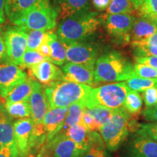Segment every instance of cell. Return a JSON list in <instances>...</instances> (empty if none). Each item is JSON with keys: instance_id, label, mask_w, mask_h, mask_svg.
I'll list each match as a JSON object with an SVG mask.
<instances>
[{"instance_id": "obj_1", "label": "cell", "mask_w": 157, "mask_h": 157, "mask_svg": "<svg viewBox=\"0 0 157 157\" xmlns=\"http://www.w3.org/2000/svg\"><path fill=\"white\" fill-rule=\"evenodd\" d=\"M101 23L97 13L90 11L60 19L57 34L63 44L84 42L97 31Z\"/></svg>"}, {"instance_id": "obj_2", "label": "cell", "mask_w": 157, "mask_h": 157, "mask_svg": "<svg viewBox=\"0 0 157 157\" xmlns=\"http://www.w3.org/2000/svg\"><path fill=\"white\" fill-rule=\"evenodd\" d=\"M136 76L134 66L118 52L114 51L101 56L95 62V83L127 81Z\"/></svg>"}, {"instance_id": "obj_3", "label": "cell", "mask_w": 157, "mask_h": 157, "mask_svg": "<svg viewBox=\"0 0 157 157\" xmlns=\"http://www.w3.org/2000/svg\"><path fill=\"white\" fill-rule=\"evenodd\" d=\"M93 87L87 84L58 81L46 85L44 93L50 109L84 103Z\"/></svg>"}, {"instance_id": "obj_4", "label": "cell", "mask_w": 157, "mask_h": 157, "mask_svg": "<svg viewBox=\"0 0 157 157\" xmlns=\"http://www.w3.org/2000/svg\"><path fill=\"white\" fill-rule=\"evenodd\" d=\"M58 14L51 0H42L13 23L29 30L48 31L56 27Z\"/></svg>"}, {"instance_id": "obj_5", "label": "cell", "mask_w": 157, "mask_h": 157, "mask_svg": "<svg viewBox=\"0 0 157 157\" xmlns=\"http://www.w3.org/2000/svg\"><path fill=\"white\" fill-rule=\"evenodd\" d=\"M129 88L125 82L109 84L97 88H93L84 105L87 109L103 107L115 110L122 107Z\"/></svg>"}, {"instance_id": "obj_6", "label": "cell", "mask_w": 157, "mask_h": 157, "mask_svg": "<svg viewBox=\"0 0 157 157\" xmlns=\"http://www.w3.org/2000/svg\"><path fill=\"white\" fill-rule=\"evenodd\" d=\"M129 113L124 107L115 109L110 119L100 129L102 140L111 151L117 150L129 134Z\"/></svg>"}, {"instance_id": "obj_7", "label": "cell", "mask_w": 157, "mask_h": 157, "mask_svg": "<svg viewBox=\"0 0 157 157\" xmlns=\"http://www.w3.org/2000/svg\"><path fill=\"white\" fill-rule=\"evenodd\" d=\"M15 141L20 157H27L38 140L46 135L38 136L35 129V122L30 118H23L15 121L13 124ZM40 143V142H38Z\"/></svg>"}, {"instance_id": "obj_8", "label": "cell", "mask_w": 157, "mask_h": 157, "mask_svg": "<svg viewBox=\"0 0 157 157\" xmlns=\"http://www.w3.org/2000/svg\"><path fill=\"white\" fill-rule=\"evenodd\" d=\"M66 49V61L81 64L92 69L95 68L98 56V46L84 42L63 44Z\"/></svg>"}, {"instance_id": "obj_9", "label": "cell", "mask_w": 157, "mask_h": 157, "mask_svg": "<svg viewBox=\"0 0 157 157\" xmlns=\"http://www.w3.org/2000/svg\"><path fill=\"white\" fill-rule=\"evenodd\" d=\"M8 62L21 66L27 50V35L21 27L8 29L4 34Z\"/></svg>"}, {"instance_id": "obj_10", "label": "cell", "mask_w": 157, "mask_h": 157, "mask_svg": "<svg viewBox=\"0 0 157 157\" xmlns=\"http://www.w3.org/2000/svg\"><path fill=\"white\" fill-rule=\"evenodd\" d=\"M135 17L130 14L109 15L105 28L109 34L118 43H127L130 40Z\"/></svg>"}, {"instance_id": "obj_11", "label": "cell", "mask_w": 157, "mask_h": 157, "mask_svg": "<svg viewBox=\"0 0 157 157\" xmlns=\"http://www.w3.org/2000/svg\"><path fill=\"white\" fill-rule=\"evenodd\" d=\"M28 78L17 65L7 63L0 64V95L4 99L10 92Z\"/></svg>"}, {"instance_id": "obj_12", "label": "cell", "mask_w": 157, "mask_h": 157, "mask_svg": "<svg viewBox=\"0 0 157 157\" xmlns=\"http://www.w3.org/2000/svg\"><path fill=\"white\" fill-rule=\"evenodd\" d=\"M63 74V81L94 86V69L84 65L68 62L62 67Z\"/></svg>"}, {"instance_id": "obj_13", "label": "cell", "mask_w": 157, "mask_h": 157, "mask_svg": "<svg viewBox=\"0 0 157 157\" xmlns=\"http://www.w3.org/2000/svg\"><path fill=\"white\" fill-rule=\"evenodd\" d=\"M54 157H82L88 149L78 145L66 136L58 134L52 140Z\"/></svg>"}, {"instance_id": "obj_14", "label": "cell", "mask_w": 157, "mask_h": 157, "mask_svg": "<svg viewBox=\"0 0 157 157\" xmlns=\"http://www.w3.org/2000/svg\"><path fill=\"white\" fill-rule=\"evenodd\" d=\"M28 101L30 106L31 119L35 123L43 124L44 118L50 109V106L45 95L44 89L39 82L36 84Z\"/></svg>"}, {"instance_id": "obj_15", "label": "cell", "mask_w": 157, "mask_h": 157, "mask_svg": "<svg viewBox=\"0 0 157 157\" xmlns=\"http://www.w3.org/2000/svg\"><path fill=\"white\" fill-rule=\"evenodd\" d=\"M31 74L41 83L49 85L58 81H63V74L61 69L48 60L36 64L30 68Z\"/></svg>"}, {"instance_id": "obj_16", "label": "cell", "mask_w": 157, "mask_h": 157, "mask_svg": "<svg viewBox=\"0 0 157 157\" xmlns=\"http://www.w3.org/2000/svg\"><path fill=\"white\" fill-rule=\"evenodd\" d=\"M52 5L60 19L90 12V0H52Z\"/></svg>"}, {"instance_id": "obj_17", "label": "cell", "mask_w": 157, "mask_h": 157, "mask_svg": "<svg viewBox=\"0 0 157 157\" xmlns=\"http://www.w3.org/2000/svg\"><path fill=\"white\" fill-rule=\"evenodd\" d=\"M67 112L68 107H59L50 109L46 113L43 124L48 134V140H52L62 130Z\"/></svg>"}, {"instance_id": "obj_18", "label": "cell", "mask_w": 157, "mask_h": 157, "mask_svg": "<svg viewBox=\"0 0 157 157\" xmlns=\"http://www.w3.org/2000/svg\"><path fill=\"white\" fill-rule=\"evenodd\" d=\"M128 153L130 157H157V143L139 135L129 143Z\"/></svg>"}, {"instance_id": "obj_19", "label": "cell", "mask_w": 157, "mask_h": 157, "mask_svg": "<svg viewBox=\"0 0 157 157\" xmlns=\"http://www.w3.org/2000/svg\"><path fill=\"white\" fill-rule=\"evenodd\" d=\"M10 118L5 109L0 111V147L10 148L19 155L15 141L14 127Z\"/></svg>"}, {"instance_id": "obj_20", "label": "cell", "mask_w": 157, "mask_h": 157, "mask_svg": "<svg viewBox=\"0 0 157 157\" xmlns=\"http://www.w3.org/2000/svg\"><path fill=\"white\" fill-rule=\"evenodd\" d=\"M41 1L42 0H7L5 6L6 16L13 24L29 10Z\"/></svg>"}, {"instance_id": "obj_21", "label": "cell", "mask_w": 157, "mask_h": 157, "mask_svg": "<svg viewBox=\"0 0 157 157\" xmlns=\"http://www.w3.org/2000/svg\"><path fill=\"white\" fill-rule=\"evenodd\" d=\"M157 31V24L150 20L140 17L135 20L130 36L133 42H141L152 36Z\"/></svg>"}, {"instance_id": "obj_22", "label": "cell", "mask_w": 157, "mask_h": 157, "mask_svg": "<svg viewBox=\"0 0 157 157\" xmlns=\"http://www.w3.org/2000/svg\"><path fill=\"white\" fill-rule=\"evenodd\" d=\"M48 42L50 48L49 60L55 65L63 66L66 62V49L63 43L53 31L48 32Z\"/></svg>"}, {"instance_id": "obj_23", "label": "cell", "mask_w": 157, "mask_h": 157, "mask_svg": "<svg viewBox=\"0 0 157 157\" xmlns=\"http://www.w3.org/2000/svg\"><path fill=\"white\" fill-rule=\"evenodd\" d=\"M38 82L31 77L27 78L25 82L15 87L5 98L6 102H19L28 101L36 87Z\"/></svg>"}, {"instance_id": "obj_24", "label": "cell", "mask_w": 157, "mask_h": 157, "mask_svg": "<svg viewBox=\"0 0 157 157\" xmlns=\"http://www.w3.org/2000/svg\"><path fill=\"white\" fill-rule=\"evenodd\" d=\"M90 133L91 131L81 121L68 127L65 134L74 142L89 149L90 148Z\"/></svg>"}, {"instance_id": "obj_25", "label": "cell", "mask_w": 157, "mask_h": 157, "mask_svg": "<svg viewBox=\"0 0 157 157\" xmlns=\"http://www.w3.org/2000/svg\"><path fill=\"white\" fill-rule=\"evenodd\" d=\"M6 112L13 118H28L31 117L30 106L28 101L19 102H6L5 105Z\"/></svg>"}, {"instance_id": "obj_26", "label": "cell", "mask_w": 157, "mask_h": 157, "mask_svg": "<svg viewBox=\"0 0 157 157\" xmlns=\"http://www.w3.org/2000/svg\"><path fill=\"white\" fill-rule=\"evenodd\" d=\"M86 109L87 108L85 107L83 103H74L68 106V112L65 119L62 130L64 129H66V130L68 127L72 125L81 122L82 115Z\"/></svg>"}, {"instance_id": "obj_27", "label": "cell", "mask_w": 157, "mask_h": 157, "mask_svg": "<svg viewBox=\"0 0 157 157\" xmlns=\"http://www.w3.org/2000/svg\"><path fill=\"white\" fill-rule=\"evenodd\" d=\"M142 105L143 100L138 92L129 89L123 106L129 113L137 114L140 112Z\"/></svg>"}, {"instance_id": "obj_28", "label": "cell", "mask_w": 157, "mask_h": 157, "mask_svg": "<svg viewBox=\"0 0 157 157\" xmlns=\"http://www.w3.org/2000/svg\"><path fill=\"white\" fill-rule=\"evenodd\" d=\"M23 29L27 35V50H37L40 45L48 39V31H47Z\"/></svg>"}, {"instance_id": "obj_29", "label": "cell", "mask_w": 157, "mask_h": 157, "mask_svg": "<svg viewBox=\"0 0 157 157\" xmlns=\"http://www.w3.org/2000/svg\"><path fill=\"white\" fill-rule=\"evenodd\" d=\"M125 83L129 89L143 92L149 88L157 87V78H147L136 76L127 80Z\"/></svg>"}, {"instance_id": "obj_30", "label": "cell", "mask_w": 157, "mask_h": 157, "mask_svg": "<svg viewBox=\"0 0 157 157\" xmlns=\"http://www.w3.org/2000/svg\"><path fill=\"white\" fill-rule=\"evenodd\" d=\"M95 123L96 131H100L101 127L109 120L114 110L103 107H96L89 109Z\"/></svg>"}, {"instance_id": "obj_31", "label": "cell", "mask_w": 157, "mask_h": 157, "mask_svg": "<svg viewBox=\"0 0 157 157\" xmlns=\"http://www.w3.org/2000/svg\"><path fill=\"white\" fill-rule=\"evenodd\" d=\"M133 9L134 7L129 0H111L107 13L109 15L131 14Z\"/></svg>"}, {"instance_id": "obj_32", "label": "cell", "mask_w": 157, "mask_h": 157, "mask_svg": "<svg viewBox=\"0 0 157 157\" xmlns=\"http://www.w3.org/2000/svg\"><path fill=\"white\" fill-rule=\"evenodd\" d=\"M137 10L140 17L150 20L157 24V0H144Z\"/></svg>"}, {"instance_id": "obj_33", "label": "cell", "mask_w": 157, "mask_h": 157, "mask_svg": "<svg viewBox=\"0 0 157 157\" xmlns=\"http://www.w3.org/2000/svg\"><path fill=\"white\" fill-rule=\"evenodd\" d=\"M44 60H47V59L37 50H26L23 57L22 63L20 66L23 68H31Z\"/></svg>"}, {"instance_id": "obj_34", "label": "cell", "mask_w": 157, "mask_h": 157, "mask_svg": "<svg viewBox=\"0 0 157 157\" xmlns=\"http://www.w3.org/2000/svg\"><path fill=\"white\" fill-rule=\"evenodd\" d=\"M132 47L134 48V53L136 57H156L157 58V47L141 44L134 42H132Z\"/></svg>"}, {"instance_id": "obj_35", "label": "cell", "mask_w": 157, "mask_h": 157, "mask_svg": "<svg viewBox=\"0 0 157 157\" xmlns=\"http://www.w3.org/2000/svg\"><path fill=\"white\" fill-rule=\"evenodd\" d=\"M137 134L151 139L157 143V122L141 124L139 125Z\"/></svg>"}, {"instance_id": "obj_36", "label": "cell", "mask_w": 157, "mask_h": 157, "mask_svg": "<svg viewBox=\"0 0 157 157\" xmlns=\"http://www.w3.org/2000/svg\"><path fill=\"white\" fill-rule=\"evenodd\" d=\"M134 71L137 76L147 78H157V69L147 65L136 63L134 65Z\"/></svg>"}, {"instance_id": "obj_37", "label": "cell", "mask_w": 157, "mask_h": 157, "mask_svg": "<svg viewBox=\"0 0 157 157\" xmlns=\"http://www.w3.org/2000/svg\"><path fill=\"white\" fill-rule=\"evenodd\" d=\"M142 93L143 101L147 109L157 105V87L149 88Z\"/></svg>"}, {"instance_id": "obj_38", "label": "cell", "mask_w": 157, "mask_h": 157, "mask_svg": "<svg viewBox=\"0 0 157 157\" xmlns=\"http://www.w3.org/2000/svg\"><path fill=\"white\" fill-rule=\"evenodd\" d=\"M82 157H110V156L109 153L104 149V146H93L88 149Z\"/></svg>"}, {"instance_id": "obj_39", "label": "cell", "mask_w": 157, "mask_h": 157, "mask_svg": "<svg viewBox=\"0 0 157 157\" xmlns=\"http://www.w3.org/2000/svg\"><path fill=\"white\" fill-rule=\"evenodd\" d=\"M82 122L87 127L90 131H96L95 121H94L93 116L90 113L89 109H86L84 111L83 115H82Z\"/></svg>"}, {"instance_id": "obj_40", "label": "cell", "mask_w": 157, "mask_h": 157, "mask_svg": "<svg viewBox=\"0 0 157 157\" xmlns=\"http://www.w3.org/2000/svg\"><path fill=\"white\" fill-rule=\"evenodd\" d=\"M135 61L137 63L147 65L157 69L156 57H135Z\"/></svg>"}, {"instance_id": "obj_41", "label": "cell", "mask_w": 157, "mask_h": 157, "mask_svg": "<svg viewBox=\"0 0 157 157\" xmlns=\"http://www.w3.org/2000/svg\"><path fill=\"white\" fill-rule=\"evenodd\" d=\"M143 116L147 121L157 122V105L150 109H146L143 112Z\"/></svg>"}, {"instance_id": "obj_42", "label": "cell", "mask_w": 157, "mask_h": 157, "mask_svg": "<svg viewBox=\"0 0 157 157\" xmlns=\"http://www.w3.org/2000/svg\"><path fill=\"white\" fill-rule=\"evenodd\" d=\"M111 0H92V2L94 7L98 10L102 11L104 10L108 9L111 4Z\"/></svg>"}, {"instance_id": "obj_43", "label": "cell", "mask_w": 157, "mask_h": 157, "mask_svg": "<svg viewBox=\"0 0 157 157\" xmlns=\"http://www.w3.org/2000/svg\"><path fill=\"white\" fill-rule=\"evenodd\" d=\"M37 51H38L39 53L42 54L47 60H49V58H50V46H49L48 39H47V40L45 41V42H43L42 44L40 45V47H39Z\"/></svg>"}, {"instance_id": "obj_44", "label": "cell", "mask_w": 157, "mask_h": 157, "mask_svg": "<svg viewBox=\"0 0 157 157\" xmlns=\"http://www.w3.org/2000/svg\"><path fill=\"white\" fill-rule=\"evenodd\" d=\"M134 42L138 43V44H146V45H150V46L157 47V31L156 33H154L152 36H149L148 38L145 39V40L141 41V42Z\"/></svg>"}, {"instance_id": "obj_45", "label": "cell", "mask_w": 157, "mask_h": 157, "mask_svg": "<svg viewBox=\"0 0 157 157\" xmlns=\"http://www.w3.org/2000/svg\"><path fill=\"white\" fill-rule=\"evenodd\" d=\"M0 157H20L19 155L7 147H0Z\"/></svg>"}, {"instance_id": "obj_46", "label": "cell", "mask_w": 157, "mask_h": 157, "mask_svg": "<svg viewBox=\"0 0 157 157\" xmlns=\"http://www.w3.org/2000/svg\"><path fill=\"white\" fill-rule=\"evenodd\" d=\"M7 60V49H6L5 41L0 35V60Z\"/></svg>"}, {"instance_id": "obj_47", "label": "cell", "mask_w": 157, "mask_h": 157, "mask_svg": "<svg viewBox=\"0 0 157 157\" xmlns=\"http://www.w3.org/2000/svg\"><path fill=\"white\" fill-rule=\"evenodd\" d=\"M7 0H0V24H3L5 22V6Z\"/></svg>"}, {"instance_id": "obj_48", "label": "cell", "mask_w": 157, "mask_h": 157, "mask_svg": "<svg viewBox=\"0 0 157 157\" xmlns=\"http://www.w3.org/2000/svg\"><path fill=\"white\" fill-rule=\"evenodd\" d=\"M129 1L132 4L133 7L135 10H138L140 7V6L142 5L144 0H129Z\"/></svg>"}, {"instance_id": "obj_49", "label": "cell", "mask_w": 157, "mask_h": 157, "mask_svg": "<svg viewBox=\"0 0 157 157\" xmlns=\"http://www.w3.org/2000/svg\"><path fill=\"white\" fill-rule=\"evenodd\" d=\"M5 100L3 98L1 97V95H0V111H3V110H5Z\"/></svg>"}, {"instance_id": "obj_50", "label": "cell", "mask_w": 157, "mask_h": 157, "mask_svg": "<svg viewBox=\"0 0 157 157\" xmlns=\"http://www.w3.org/2000/svg\"><path fill=\"white\" fill-rule=\"evenodd\" d=\"M0 27H1V24H0Z\"/></svg>"}]
</instances>
